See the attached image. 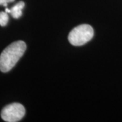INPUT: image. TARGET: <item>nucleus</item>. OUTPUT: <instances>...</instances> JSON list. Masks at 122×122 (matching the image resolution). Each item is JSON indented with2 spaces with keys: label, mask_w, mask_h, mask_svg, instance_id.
Segmentation results:
<instances>
[{
  "label": "nucleus",
  "mask_w": 122,
  "mask_h": 122,
  "mask_svg": "<svg viewBox=\"0 0 122 122\" xmlns=\"http://www.w3.org/2000/svg\"><path fill=\"white\" fill-rule=\"evenodd\" d=\"M26 49V44L22 41L10 44L0 54V71L6 73L12 69L23 56Z\"/></svg>",
  "instance_id": "1"
},
{
  "label": "nucleus",
  "mask_w": 122,
  "mask_h": 122,
  "mask_svg": "<svg viewBox=\"0 0 122 122\" xmlns=\"http://www.w3.org/2000/svg\"><path fill=\"white\" fill-rule=\"evenodd\" d=\"M94 36L93 28L89 25H81L70 32L68 39L70 44L80 46L90 41Z\"/></svg>",
  "instance_id": "2"
},
{
  "label": "nucleus",
  "mask_w": 122,
  "mask_h": 122,
  "mask_svg": "<svg viewBox=\"0 0 122 122\" xmlns=\"http://www.w3.org/2000/svg\"><path fill=\"white\" fill-rule=\"evenodd\" d=\"M25 115V109L20 103L14 102L5 106L1 112L2 119L7 122H17Z\"/></svg>",
  "instance_id": "3"
},
{
  "label": "nucleus",
  "mask_w": 122,
  "mask_h": 122,
  "mask_svg": "<svg viewBox=\"0 0 122 122\" xmlns=\"http://www.w3.org/2000/svg\"><path fill=\"white\" fill-rule=\"evenodd\" d=\"M25 7V2L20 1L10 9V14L14 18H19L22 16V9Z\"/></svg>",
  "instance_id": "4"
},
{
  "label": "nucleus",
  "mask_w": 122,
  "mask_h": 122,
  "mask_svg": "<svg viewBox=\"0 0 122 122\" xmlns=\"http://www.w3.org/2000/svg\"><path fill=\"white\" fill-rule=\"evenodd\" d=\"M9 17L8 13L5 12H0V26H6Z\"/></svg>",
  "instance_id": "5"
},
{
  "label": "nucleus",
  "mask_w": 122,
  "mask_h": 122,
  "mask_svg": "<svg viewBox=\"0 0 122 122\" xmlns=\"http://www.w3.org/2000/svg\"><path fill=\"white\" fill-rule=\"evenodd\" d=\"M14 1V0H0V5H4L5 7L8 6V3Z\"/></svg>",
  "instance_id": "6"
},
{
  "label": "nucleus",
  "mask_w": 122,
  "mask_h": 122,
  "mask_svg": "<svg viewBox=\"0 0 122 122\" xmlns=\"http://www.w3.org/2000/svg\"><path fill=\"white\" fill-rule=\"evenodd\" d=\"M5 12H7V13H10V10L8 8H5Z\"/></svg>",
  "instance_id": "7"
}]
</instances>
